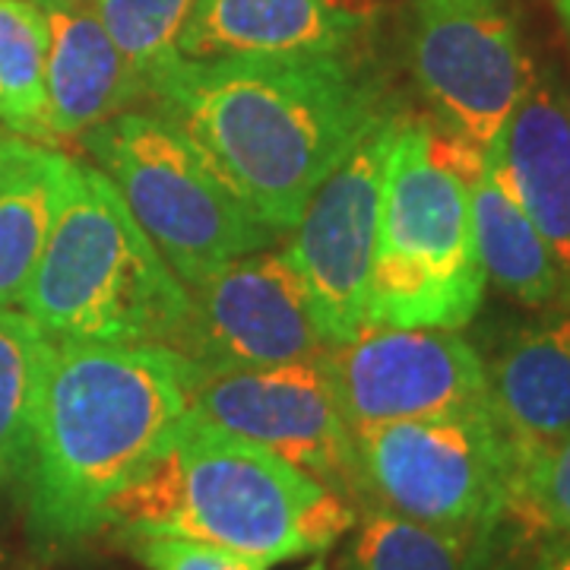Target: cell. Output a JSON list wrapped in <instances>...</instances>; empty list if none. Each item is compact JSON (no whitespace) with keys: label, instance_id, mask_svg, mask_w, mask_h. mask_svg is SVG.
<instances>
[{"label":"cell","instance_id":"11","mask_svg":"<svg viewBox=\"0 0 570 570\" xmlns=\"http://www.w3.org/2000/svg\"><path fill=\"white\" fill-rule=\"evenodd\" d=\"M187 415L283 456L352 501V431L336 406L321 355L228 371L194 365Z\"/></svg>","mask_w":570,"mask_h":570},{"label":"cell","instance_id":"4","mask_svg":"<svg viewBox=\"0 0 570 570\" xmlns=\"http://www.w3.org/2000/svg\"><path fill=\"white\" fill-rule=\"evenodd\" d=\"M20 307L51 340L171 346L187 285L92 163H67L58 213Z\"/></svg>","mask_w":570,"mask_h":570},{"label":"cell","instance_id":"27","mask_svg":"<svg viewBox=\"0 0 570 570\" xmlns=\"http://www.w3.org/2000/svg\"><path fill=\"white\" fill-rule=\"evenodd\" d=\"M554 7H558V17L564 22V29H568L570 36V0H554Z\"/></svg>","mask_w":570,"mask_h":570},{"label":"cell","instance_id":"28","mask_svg":"<svg viewBox=\"0 0 570 570\" xmlns=\"http://www.w3.org/2000/svg\"><path fill=\"white\" fill-rule=\"evenodd\" d=\"M305 570H326V568H324V561H314V564H311V568H305Z\"/></svg>","mask_w":570,"mask_h":570},{"label":"cell","instance_id":"18","mask_svg":"<svg viewBox=\"0 0 570 570\" xmlns=\"http://www.w3.org/2000/svg\"><path fill=\"white\" fill-rule=\"evenodd\" d=\"M508 520L489 535H460L358 504L343 570H513Z\"/></svg>","mask_w":570,"mask_h":570},{"label":"cell","instance_id":"1","mask_svg":"<svg viewBox=\"0 0 570 570\" xmlns=\"http://www.w3.org/2000/svg\"><path fill=\"white\" fill-rule=\"evenodd\" d=\"M146 102L279 235L371 121L396 108L358 51L216 61L175 55L146 80Z\"/></svg>","mask_w":570,"mask_h":570},{"label":"cell","instance_id":"9","mask_svg":"<svg viewBox=\"0 0 570 570\" xmlns=\"http://www.w3.org/2000/svg\"><path fill=\"white\" fill-rule=\"evenodd\" d=\"M403 108L374 118L336 168L317 184L292 225L285 254L305 283L326 343L352 340L367 326V279L377 242L381 194Z\"/></svg>","mask_w":570,"mask_h":570},{"label":"cell","instance_id":"26","mask_svg":"<svg viewBox=\"0 0 570 570\" xmlns=\"http://www.w3.org/2000/svg\"><path fill=\"white\" fill-rule=\"evenodd\" d=\"M29 146H32V140H26L20 134H10L7 127H0V187L13 175V168L20 165Z\"/></svg>","mask_w":570,"mask_h":570},{"label":"cell","instance_id":"10","mask_svg":"<svg viewBox=\"0 0 570 570\" xmlns=\"http://www.w3.org/2000/svg\"><path fill=\"white\" fill-rule=\"evenodd\" d=\"M330 346L288 254L264 250L216 266L187 285V314L171 346L204 371L317 358Z\"/></svg>","mask_w":570,"mask_h":570},{"label":"cell","instance_id":"25","mask_svg":"<svg viewBox=\"0 0 570 570\" xmlns=\"http://www.w3.org/2000/svg\"><path fill=\"white\" fill-rule=\"evenodd\" d=\"M527 551L513 554V570H570V532L527 523Z\"/></svg>","mask_w":570,"mask_h":570},{"label":"cell","instance_id":"20","mask_svg":"<svg viewBox=\"0 0 570 570\" xmlns=\"http://www.w3.org/2000/svg\"><path fill=\"white\" fill-rule=\"evenodd\" d=\"M48 20L39 0H0V127L55 146L45 92Z\"/></svg>","mask_w":570,"mask_h":570},{"label":"cell","instance_id":"23","mask_svg":"<svg viewBox=\"0 0 570 570\" xmlns=\"http://www.w3.org/2000/svg\"><path fill=\"white\" fill-rule=\"evenodd\" d=\"M513 517L570 532V434L520 463Z\"/></svg>","mask_w":570,"mask_h":570},{"label":"cell","instance_id":"8","mask_svg":"<svg viewBox=\"0 0 570 570\" xmlns=\"http://www.w3.org/2000/svg\"><path fill=\"white\" fill-rule=\"evenodd\" d=\"M406 63L438 127L479 149L535 80L504 0H412Z\"/></svg>","mask_w":570,"mask_h":570},{"label":"cell","instance_id":"30","mask_svg":"<svg viewBox=\"0 0 570 570\" xmlns=\"http://www.w3.org/2000/svg\"><path fill=\"white\" fill-rule=\"evenodd\" d=\"M564 102H568V118H570V92H568V99H564Z\"/></svg>","mask_w":570,"mask_h":570},{"label":"cell","instance_id":"16","mask_svg":"<svg viewBox=\"0 0 570 570\" xmlns=\"http://www.w3.org/2000/svg\"><path fill=\"white\" fill-rule=\"evenodd\" d=\"M485 362V358H482ZM489 403L520 463L570 434V311L513 326L485 362Z\"/></svg>","mask_w":570,"mask_h":570},{"label":"cell","instance_id":"14","mask_svg":"<svg viewBox=\"0 0 570 570\" xmlns=\"http://www.w3.org/2000/svg\"><path fill=\"white\" fill-rule=\"evenodd\" d=\"M48 20V127L55 140H80L92 127L146 102V77L108 36L92 3L39 0Z\"/></svg>","mask_w":570,"mask_h":570},{"label":"cell","instance_id":"3","mask_svg":"<svg viewBox=\"0 0 570 570\" xmlns=\"http://www.w3.org/2000/svg\"><path fill=\"white\" fill-rule=\"evenodd\" d=\"M355 504L283 456L184 415L108 504L105 527L168 532L269 568L321 554L348 535Z\"/></svg>","mask_w":570,"mask_h":570},{"label":"cell","instance_id":"17","mask_svg":"<svg viewBox=\"0 0 570 570\" xmlns=\"http://www.w3.org/2000/svg\"><path fill=\"white\" fill-rule=\"evenodd\" d=\"M469 209L485 279L520 305H564V279L551 257V247L523 206L510 197L489 159L469 181Z\"/></svg>","mask_w":570,"mask_h":570},{"label":"cell","instance_id":"5","mask_svg":"<svg viewBox=\"0 0 570 570\" xmlns=\"http://www.w3.org/2000/svg\"><path fill=\"white\" fill-rule=\"evenodd\" d=\"M485 285L466 178L444 163L434 124L403 115L381 194L367 326L463 330Z\"/></svg>","mask_w":570,"mask_h":570},{"label":"cell","instance_id":"22","mask_svg":"<svg viewBox=\"0 0 570 570\" xmlns=\"http://www.w3.org/2000/svg\"><path fill=\"white\" fill-rule=\"evenodd\" d=\"M92 7L130 67L149 80L178 55L184 22L197 0H96Z\"/></svg>","mask_w":570,"mask_h":570},{"label":"cell","instance_id":"6","mask_svg":"<svg viewBox=\"0 0 570 570\" xmlns=\"http://www.w3.org/2000/svg\"><path fill=\"white\" fill-rule=\"evenodd\" d=\"M520 453L491 403L352 431V504L434 530L489 535L517 508Z\"/></svg>","mask_w":570,"mask_h":570},{"label":"cell","instance_id":"21","mask_svg":"<svg viewBox=\"0 0 570 570\" xmlns=\"http://www.w3.org/2000/svg\"><path fill=\"white\" fill-rule=\"evenodd\" d=\"M51 336L26 311L0 305V491L17 489Z\"/></svg>","mask_w":570,"mask_h":570},{"label":"cell","instance_id":"15","mask_svg":"<svg viewBox=\"0 0 570 570\" xmlns=\"http://www.w3.org/2000/svg\"><path fill=\"white\" fill-rule=\"evenodd\" d=\"M485 159L551 247L570 311V118L554 82L535 73Z\"/></svg>","mask_w":570,"mask_h":570},{"label":"cell","instance_id":"13","mask_svg":"<svg viewBox=\"0 0 570 570\" xmlns=\"http://www.w3.org/2000/svg\"><path fill=\"white\" fill-rule=\"evenodd\" d=\"M367 29V0H197L178 55L194 61L348 55Z\"/></svg>","mask_w":570,"mask_h":570},{"label":"cell","instance_id":"7","mask_svg":"<svg viewBox=\"0 0 570 570\" xmlns=\"http://www.w3.org/2000/svg\"><path fill=\"white\" fill-rule=\"evenodd\" d=\"M80 140L184 285L228 261L264 250L279 235L257 219L204 153L156 111H124Z\"/></svg>","mask_w":570,"mask_h":570},{"label":"cell","instance_id":"12","mask_svg":"<svg viewBox=\"0 0 570 570\" xmlns=\"http://www.w3.org/2000/svg\"><path fill=\"white\" fill-rule=\"evenodd\" d=\"M348 431L489 406L479 348L438 326H365L321 352Z\"/></svg>","mask_w":570,"mask_h":570},{"label":"cell","instance_id":"29","mask_svg":"<svg viewBox=\"0 0 570 570\" xmlns=\"http://www.w3.org/2000/svg\"><path fill=\"white\" fill-rule=\"evenodd\" d=\"M70 3H96V0H70Z\"/></svg>","mask_w":570,"mask_h":570},{"label":"cell","instance_id":"19","mask_svg":"<svg viewBox=\"0 0 570 570\" xmlns=\"http://www.w3.org/2000/svg\"><path fill=\"white\" fill-rule=\"evenodd\" d=\"M70 156L32 142L0 187V305H20L58 213Z\"/></svg>","mask_w":570,"mask_h":570},{"label":"cell","instance_id":"24","mask_svg":"<svg viewBox=\"0 0 570 570\" xmlns=\"http://www.w3.org/2000/svg\"><path fill=\"white\" fill-rule=\"evenodd\" d=\"M121 546L146 570H269V564L200 539L168 532H118Z\"/></svg>","mask_w":570,"mask_h":570},{"label":"cell","instance_id":"2","mask_svg":"<svg viewBox=\"0 0 570 570\" xmlns=\"http://www.w3.org/2000/svg\"><path fill=\"white\" fill-rule=\"evenodd\" d=\"M190 377L194 365L168 346L51 343L17 485L41 549L105 530L115 494L187 415Z\"/></svg>","mask_w":570,"mask_h":570}]
</instances>
